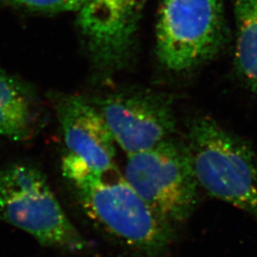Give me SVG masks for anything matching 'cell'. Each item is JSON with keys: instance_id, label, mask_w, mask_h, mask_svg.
Instances as JSON below:
<instances>
[{"instance_id": "7a4b0ae2", "label": "cell", "mask_w": 257, "mask_h": 257, "mask_svg": "<svg viewBox=\"0 0 257 257\" xmlns=\"http://www.w3.org/2000/svg\"><path fill=\"white\" fill-rule=\"evenodd\" d=\"M187 147L199 187L257 221V156L252 148L208 116L192 122Z\"/></svg>"}, {"instance_id": "52a82bcc", "label": "cell", "mask_w": 257, "mask_h": 257, "mask_svg": "<svg viewBox=\"0 0 257 257\" xmlns=\"http://www.w3.org/2000/svg\"><path fill=\"white\" fill-rule=\"evenodd\" d=\"M147 0H87L78 26L94 62L115 70L128 62Z\"/></svg>"}, {"instance_id": "30bf717a", "label": "cell", "mask_w": 257, "mask_h": 257, "mask_svg": "<svg viewBox=\"0 0 257 257\" xmlns=\"http://www.w3.org/2000/svg\"><path fill=\"white\" fill-rule=\"evenodd\" d=\"M234 15L235 70L248 90L257 94V0H235Z\"/></svg>"}, {"instance_id": "6da1fadb", "label": "cell", "mask_w": 257, "mask_h": 257, "mask_svg": "<svg viewBox=\"0 0 257 257\" xmlns=\"http://www.w3.org/2000/svg\"><path fill=\"white\" fill-rule=\"evenodd\" d=\"M62 172L86 213L123 246L144 257H162L169 251L175 228L151 209L116 166L96 172L65 156Z\"/></svg>"}, {"instance_id": "277c9868", "label": "cell", "mask_w": 257, "mask_h": 257, "mask_svg": "<svg viewBox=\"0 0 257 257\" xmlns=\"http://www.w3.org/2000/svg\"><path fill=\"white\" fill-rule=\"evenodd\" d=\"M123 175L151 209L175 229L196 208L199 185L188 147L172 138L128 156Z\"/></svg>"}, {"instance_id": "9c48e42d", "label": "cell", "mask_w": 257, "mask_h": 257, "mask_svg": "<svg viewBox=\"0 0 257 257\" xmlns=\"http://www.w3.org/2000/svg\"><path fill=\"white\" fill-rule=\"evenodd\" d=\"M36 95L27 84L0 72V136L26 141L37 133L38 110Z\"/></svg>"}, {"instance_id": "5b68a950", "label": "cell", "mask_w": 257, "mask_h": 257, "mask_svg": "<svg viewBox=\"0 0 257 257\" xmlns=\"http://www.w3.org/2000/svg\"><path fill=\"white\" fill-rule=\"evenodd\" d=\"M226 40L222 0H163L156 51L167 69H194L218 55Z\"/></svg>"}, {"instance_id": "8fae6325", "label": "cell", "mask_w": 257, "mask_h": 257, "mask_svg": "<svg viewBox=\"0 0 257 257\" xmlns=\"http://www.w3.org/2000/svg\"><path fill=\"white\" fill-rule=\"evenodd\" d=\"M7 4L21 8L42 12V13H61L79 12L87 0H3Z\"/></svg>"}, {"instance_id": "8992f818", "label": "cell", "mask_w": 257, "mask_h": 257, "mask_svg": "<svg viewBox=\"0 0 257 257\" xmlns=\"http://www.w3.org/2000/svg\"><path fill=\"white\" fill-rule=\"evenodd\" d=\"M118 147L131 156L156 147L175 133L174 109L165 95L145 90L113 92L96 104Z\"/></svg>"}, {"instance_id": "ba28073f", "label": "cell", "mask_w": 257, "mask_h": 257, "mask_svg": "<svg viewBox=\"0 0 257 257\" xmlns=\"http://www.w3.org/2000/svg\"><path fill=\"white\" fill-rule=\"evenodd\" d=\"M66 156L84 163L96 172L115 165V141L96 105L81 96H68L59 102Z\"/></svg>"}, {"instance_id": "3957f363", "label": "cell", "mask_w": 257, "mask_h": 257, "mask_svg": "<svg viewBox=\"0 0 257 257\" xmlns=\"http://www.w3.org/2000/svg\"><path fill=\"white\" fill-rule=\"evenodd\" d=\"M0 220L27 232L44 246L71 252L89 248L46 176L34 166L11 164L0 169Z\"/></svg>"}]
</instances>
